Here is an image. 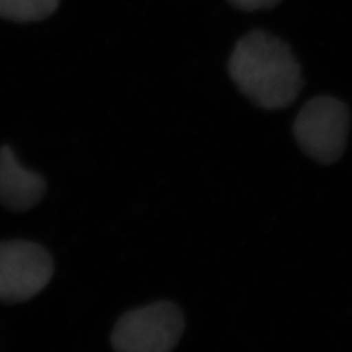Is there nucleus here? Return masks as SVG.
<instances>
[{"mask_svg":"<svg viewBox=\"0 0 352 352\" xmlns=\"http://www.w3.org/2000/svg\"><path fill=\"white\" fill-rule=\"evenodd\" d=\"M228 74L256 106L279 110L299 96L302 68L289 45L265 30H252L231 54Z\"/></svg>","mask_w":352,"mask_h":352,"instance_id":"nucleus-1","label":"nucleus"},{"mask_svg":"<svg viewBox=\"0 0 352 352\" xmlns=\"http://www.w3.org/2000/svg\"><path fill=\"white\" fill-rule=\"evenodd\" d=\"M184 327V316L176 304L151 302L120 316L110 342L115 352H171Z\"/></svg>","mask_w":352,"mask_h":352,"instance_id":"nucleus-2","label":"nucleus"},{"mask_svg":"<svg viewBox=\"0 0 352 352\" xmlns=\"http://www.w3.org/2000/svg\"><path fill=\"white\" fill-rule=\"evenodd\" d=\"M350 111L343 102L320 96L307 102L295 118L292 132L309 158L324 164L337 162L347 144Z\"/></svg>","mask_w":352,"mask_h":352,"instance_id":"nucleus-3","label":"nucleus"},{"mask_svg":"<svg viewBox=\"0 0 352 352\" xmlns=\"http://www.w3.org/2000/svg\"><path fill=\"white\" fill-rule=\"evenodd\" d=\"M52 276V257L42 245L26 240L0 241V302L30 300Z\"/></svg>","mask_w":352,"mask_h":352,"instance_id":"nucleus-4","label":"nucleus"},{"mask_svg":"<svg viewBox=\"0 0 352 352\" xmlns=\"http://www.w3.org/2000/svg\"><path fill=\"white\" fill-rule=\"evenodd\" d=\"M46 192V180L19 164L8 145L0 148V204L16 213L33 209Z\"/></svg>","mask_w":352,"mask_h":352,"instance_id":"nucleus-5","label":"nucleus"},{"mask_svg":"<svg viewBox=\"0 0 352 352\" xmlns=\"http://www.w3.org/2000/svg\"><path fill=\"white\" fill-rule=\"evenodd\" d=\"M60 0H0V19L14 23H36L58 10Z\"/></svg>","mask_w":352,"mask_h":352,"instance_id":"nucleus-6","label":"nucleus"},{"mask_svg":"<svg viewBox=\"0 0 352 352\" xmlns=\"http://www.w3.org/2000/svg\"><path fill=\"white\" fill-rule=\"evenodd\" d=\"M228 1L241 11L252 12V11H258V10L273 8L282 0H228Z\"/></svg>","mask_w":352,"mask_h":352,"instance_id":"nucleus-7","label":"nucleus"}]
</instances>
